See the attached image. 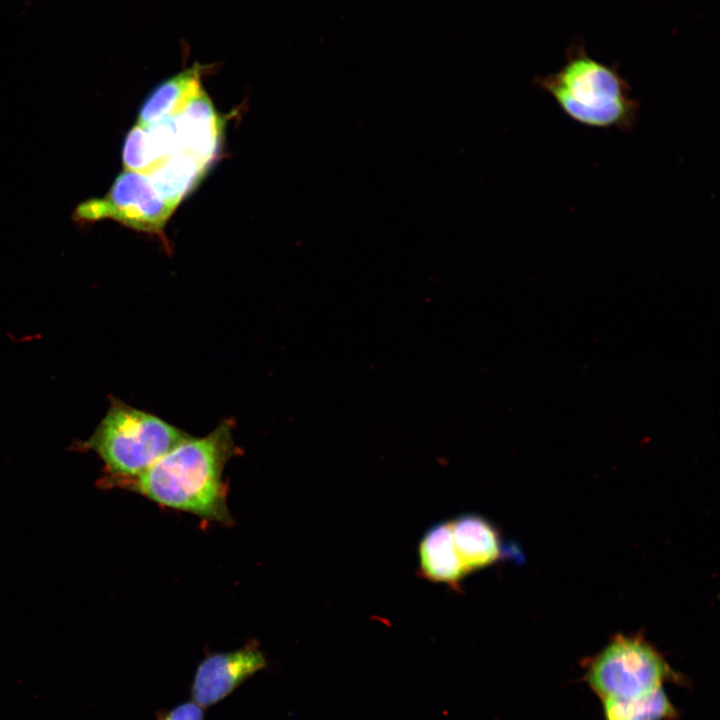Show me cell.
<instances>
[{
    "mask_svg": "<svg viewBox=\"0 0 720 720\" xmlns=\"http://www.w3.org/2000/svg\"><path fill=\"white\" fill-rule=\"evenodd\" d=\"M164 160L160 143L152 130L134 126L123 146V164L126 170L149 174Z\"/></svg>",
    "mask_w": 720,
    "mask_h": 720,
    "instance_id": "obj_13",
    "label": "cell"
},
{
    "mask_svg": "<svg viewBox=\"0 0 720 720\" xmlns=\"http://www.w3.org/2000/svg\"><path fill=\"white\" fill-rule=\"evenodd\" d=\"M534 82L579 125L627 133L638 121L640 100L632 96L618 65L593 58L582 41H574L566 49L558 71L538 76Z\"/></svg>",
    "mask_w": 720,
    "mask_h": 720,
    "instance_id": "obj_2",
    "label": "cell"
},
{
    "mask_svg": "<svg viewBox=\"0 0 720 720\" xmlns=\"http://www.w3.org/2000/svg\"><path fill=\"white\" fill-rule=\"evenodd\" d=\"M157 720H204V708L193 700L157 712Z\"/></svg>",
    "mask_w": 720,
    "mask_h": 720,
    "instance_id": "obj_14",
    "label": "cell"
},
{
    "mask_svg": "<svg viewBox=\"0 0 720 720\" xmlns=\"http://www.w3.org/2000/svg\"><path fill=\"white\" fill-rule=\"evenodd\" d=\"M207 167L185 154L168 157L147 174L156 190L169 202H179L198 183Z\"/></svg>",
    "mask_w": 720,
    "mask_h": 720,
    "instance_id": "obj_11",
    "label": "cell"
},
{
    "mask_svg": "<svg viewBox=\"0 0 720 720\" xmlns=\"http://www.w3.org/2000/svg\"><path fill=\"white\" fill-rule=\"evenodd\" d=\"M450 523L457 553L468 575L491 566L500 558V536L487 519L465 513Z\"/></svg>",
    "mask_w": 720,
    "mask_h": 720,
    "instance_id": "obj_9",
    "label": "cell"
},
{
    "mask_svg": "<svg viewBox=\"0 0 720 720\" xmlns=\"http://www.w3.org/2000/svg\"><path fill=\"white\" fill-rule=\"evenodd\" d=\"M601 703L604 720H673L678 715L664 686L639 696Z\"/></svg>",
    "mask_w": 720,
    "mask_h": 720,
    "instance_id": "obj_12",
    "label": "cell"
},
{
    "mask_svg": "<svg viewBox=\"0 0 720 720\" xmlns=\"http://www.w3.org/2000/svg\"><path fill=\"white\" fill-rule=\"evenodd\" d=\"M418 574L433 583L458 590L468 576L457 553L450 520L426 530L418 545Z\"/></svg>",
    "mask_w": 720,
    "mask_h": 720,
    "instance_id": "obj_8",
    "label": "cell"
},
{
    "mask_svg": "<svg viewBox=\"0 0 720 720\" xmlns=\"http://www.w3.org/2000/svg\"><path fill=\"white\" fill-rule=\"evenodd\" d=\"M266 667L267 659L256 641L233 651L208 654L196 667L192 700L203 708L213 706Z\"/></svg>",
    "mask_w": 720,
    "mask_h": 720,
    "instance_id": "obj_6",
    "label": "cell"
},
{
    "mask_svg": "<svg viewBox=\"0 0 720 720\" xmlns=\"http://www.w3.org/2000/svg\"><path fill=\"white\" fill-rule=\"evenodd\" d=\"M189 436L154 414L114 399L87 446L113 480L125 486Z\"/></svg>",
    "mask_w": 720,
    "mask_h": 720,
    "instance_id": "obj_3",
    "label": "cell"
},
{
    "mask_svg": "<svg viewBox=\"0 0 720 720\" xmlns=\"http://www.w3.org/2000/svg\"><path fill=\"white\" fill-rule=\"evenodd\" d=\"M176 207L156 190L147 174L126 170L106 197L82 203L76 216L83 220L112 218L137 230L159 232Z\"/></svg>",
    "mask_w": 720,
    "mask_h": 720,
    "instance_id": "obj_5",
    "label": "cell"
},
{
    "mask_svg": "<svg viewBox=\"0 0 720 720\" xmlns=\"http://www.w3.org/2000/svg\"><path fill=\"white\" fill-rule=\"evenodd\" d=\"M238 454L233 423L224 421L204 437L189 436L125 487L158 505L230 524L223 472Z\"/></svg>",
    "mask_w": 720,
    "mask_h": 720,
    "instance_id": "obj_1",
    "label": "cell"
},
{
    "mask_svg": "<svg viewBox=\"0 0 720 720\" xmlns=\"http://www.w3.org/2000/svg\"><path fill=\"white\" fill-rule=\"evenodd\" d=\"M206 68L196 63L161 82L144 101L137 125L149 127L178 115L202 91L201 76Z\"/></svg>",
    "mask_w": 720,
    "mask_h": 720,
    "instance_id": "obj_10",
    "label": "cell"
},
{
    "mask_svg": "<svg viewBox=\"0 0 720 720\" xmlns=\"http://www.w3.org/2000/svg\"><path fill=\"white\" fill-rule=\"evenodd\" d=\"M584 680L603 701L639 696L679 676L648 641L620 634L586 663Z\"/></svg>",
    "mask_w": 720,
    "mask_h": 720,
    "instance_id": "obj_4",
    "label": "cell"
},
{
    "mask_svg": "<svg viewBox=\"0 0 720 720\" xmlns=\"http://www.w3.org/2000/svg\"><path fill=\"white\" fill-rule=\"evenodd\" d=\"M173 122L179 154L189 155L207 167L218 151L221 126L203 89L173 116Z\"/></svg>",
    "mask_w": 720,
    "mask_h": 720,
    "instance_id": "obj_7",
    "label": "cell"
}]
</instances>
